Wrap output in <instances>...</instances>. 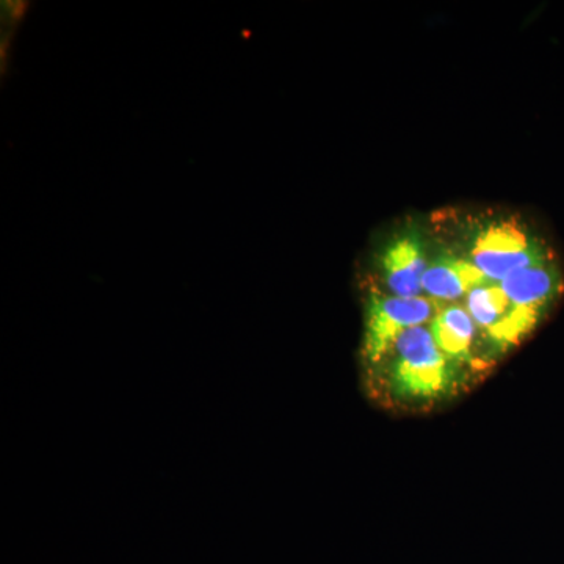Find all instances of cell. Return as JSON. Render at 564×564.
Returning a JSON list of instances; mask_svg holds the SVG:
<instances>
[{"label": "cell", "mask_w": 564, "mask_h": 564, "mask_svg": "<svg viewBox=\"0 0 564 564\" xmlns=\"http://www.w3.org/2000/svg\"><path fill=\"white\" fill-rule=\"evenodd\" d=\"M489 282L473 262L451 251L441 252L430 261L423 274L422 289L437 303L456 302L474 289Z\"/></svg>", "instance_id": "cell-7"}, {"label": "cell", "mask_w": 564, "mask_h": 564, "mask_svg": "<svg viewBox=\"0 0 564 564\" xmlns=\"http://www.w3.org/2000/svg\"><path fill=\"white\" fill-rule=\"evenodd\" d=\"M466 304L478 332L484 333L497 350H507L518 345L536 326V323L516 310L500 282L489 281L474 289L467 295Z\"/></svg>", "instance_id": "cell-4"}, {"label": "cell", "mask_w": 564, "mask_h": 564, "mask_svg": "<svg viewBox=\"0 0 564 564\" xmlns=\"http://www.w3.org/2000/svg\"><path fill=\"white\" fill-rule=\"evenodd\" d=\"M510 302L519 313L534 323L563 292V276L554 259L519 270L500 282Z\"/></svg>", "instance_id": "cell-6"}, {"label": "cell", "mask_w": 564, "mask_h": 564, "mask_svg": "<svg viewBox=\"0 0 564 564\" xmlns=\"http://www.w3.org/2000/svg\"><path fill=\"white\" fill-rule=\"evenodd\" d=\"M441 307L443 304L429 296L400 299L370 293L364 323V361L370 366L383 362L404 333L432 322Z\"/></svg>", "instance_id": "cell-3"}, {"label": "cell", "mask_w": 564, "mask_h": 564, "mask_svg": "<svg viewBox=\"0 0 564 564\" xmlns=\"http://www.w3.org/2000/svg\"><path fill=\"white\" fill-rule=\"evenodd\" d=\"M477 325L469 311L463 306H445L437 311L430 322V333L441 351L451 356L456 362L473 366L475 336Z\"/></svg>", "instance_id": "cell-8"}, {"label": "cell", "mask_w": 564, "mask_h": 564, "mask_svg": "<svg viewBox=\"0 0 564 564\" xmlns=\"http://www.w3.org/2000/svg\"><path fill=\"white\" fill-rule=\"evenodd\" d=\"M429 263L425 240L413 228L397 232L378 254L386 288L400 299L421 296L423 274Z\"/></svg>", "instance_id": "cell-5"}, {"label": "cell", "mask_w": 564, "mask_h": 564, "mask_svg": "<svg viewBox=\"0 0 564 564\" xmlns=\"http://www.w3.org/2000/svg\"><path fill=\"white\" fill-rule=\"evenodd\" d=\"M384 361L386 386L397 402L434 403L458 388L462 364L440 350L425 326L404 333Z\"/></svg>", "instance_id": "cell-1"}, {"label": "cell", "mask_w": 564, "mask_h": 564, "mask_svg": "<svg viewBox=\"0 0 564 564\" xmlns=\"http://www.w3.org/2000/svg\"><path fill=\"white\" fill-rule=\"evenodd\" d=\"M467 245V261L492 282H502L519 270L554 259L540 237L513 218L480 223Z\"/></svg>", "instance_id": "cell-2"}]
</instances>
